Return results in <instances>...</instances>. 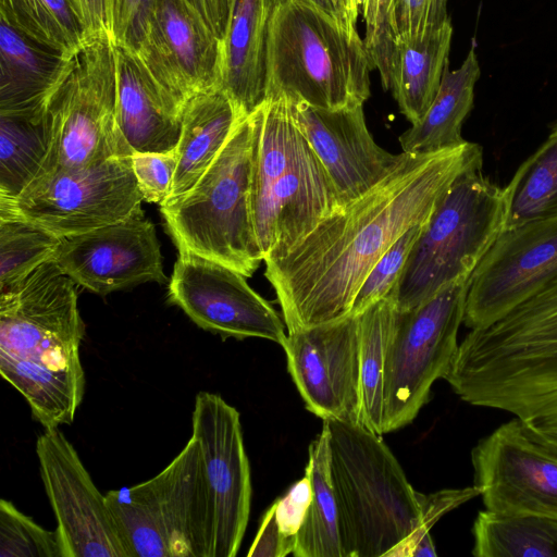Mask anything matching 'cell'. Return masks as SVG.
<instances>
[{
	"instance_id": "6da1fadb",
	"label": "cell",
	"mask_w": 557,
	"mask_h": 557,
	"mask_svg": "<svg viewBox=\"0 0 557 557\" xmlns=\"http://www.w3.org/2000/svg\"><path fill=\"white\" fill-rule=\"evenodd\" d=\"M479 144L429 153L401 152L376 185L320 221L283 257L265 261L287 331L350 313L355 296L382 255L425 222L455 180L482 168Z\"/></svg>"
},
{
	"instance_id": "7a4b0ae2",
	"label": "cell",
	"mask_w": 557,
	"mask_h": 557,
	"mask_svg": "<svg viewBox=\"0 0 557 557\" xmlns=\"http://www.w3.org/2000/svg\"><path fill=\"white\" fill-rule=\"evenodd\" d=\"M75 284L51 259L0 294V374L45 429L72 423L84 396Z\"/></svg>"
},
{
	"instance_id": "3957f363",
	"label": "cell",
	"mask_w": 557,
	"mask_h": 557,
	"mask_svg": "<svg viewBox=\"0 0 557 557\" xmlns=\"http://www.w3.org/2000/svg\"><path fill=\"white\" fill-rule=\"evenodd\" d=\"M444 380L470 405L524 421L557 401V277L458 345Z\"/></svg>"
},
{
	"instance_id": "277c9868",
	"label": "cell",
	"mask_w": 557,
	"mask_h": 557,
	"mask_svg": "<svg viewBox=\"0 0 557 557\" xmlns=\"http://www.w3.org/2000/svg\"><path fill=\"white\" fill-rule=\"evenodd\" d=\"M253 113L251 205L265 262L283 257L341 207L324 166L292 116L288 101L269 98Z\"/></svg>"
},
{
	"instance_id": "5b68a950",
	"label": "cell",
	"mask_w": 557,
	"mask_h": 557,
	"mask_svg": "<svg viewBox=\"0 0 557 557\" xmlns=\"http://www.w3.org/2000/svg\"><path fill=\"white\" fill-rule=\"evenodd\" d=\"M267 69V99L342 109L371 95L364 41L311 0H289L269 17Z\"/></svg>"
},
{
	"instance_id": "8992f818",
	"label": "cell",
	"mask_w": 557,
	"mask_h": 557,
	"mask_svg": "<svg viewBox=\"0 0 557 557\" xmlns=\"http://www.w3.org/2000/svg\"><path fill=\"white\" fill-rule=\"evenodd\" d=\"M323 422L344 556L387 557L417 528L420 493L380 434L361 423Z\"/></svg>"
},
{
	"instance_id": "52a82bcc",
	"label": "cell",
	"mask_w": 557,
	"mask_h": 557,
	"mask_svg": "<svg viewBox=\"0 0 557 557\" xmlns=\"http://www.w3.org/2000/svg\"><path fill=\"white\" fill-rule=\"evenodd\" d=\"M255 144L251 113L240 119L195 186L160 207L178 249L220 262L246 277L263 261L251 205Z\"/></svg>"
},
{
	"instance_id": "ba28073f",
	"label": "cell",
	"mask_w": 557,
	"mask_h": 557,
	"mask_svg": "<svg viewBox=\"0 0 557 557\" xmlns=\"http://www.w3.org/2000/svg\"><path fill=\"white\" fill-rule=\"evenodd\" d=\"M506 224L504 187L480 170L459 175L424 223L391 292L397 311L471 274Z\"/></svg>"
},
{
	"instance_id": "9c48e42d",
	"label": "cell",
	"mask_w": 557,
	"mask_h": 557,
	"mask_svg": "<svg viewBox=\"0 0 557 557\" xmlns=\"http://www.w3.org/2000/svg\"><path fill=\"white\" fill-rule=\"evenodd\" d=\"M106 498L131 557H213L212 503L193 435L156 476Z\"/></svg>"
},
{
	"instance_id": "30bf717a",
	"label": "cell",
	"mask_w": 557,
	"mask_h": 557,
	"mask_svg": "<svg viewBox=\"0 0 557 557\" xmlns=\"http://www.w3.org/2000/svg\"><path fill=\"white\" fill-rule=\"evenodd\" d=\"M44 107L52 141L37 176L133 154L116 119L115 45L109 34L90 37L62 61Z\"/></svg>"
},
{
	"instance_id": "8fae6325",
	"label": "cell",
	"mask_w": 557,
	"mask_h": 557,
	"mask_svg": "<svg viewBox=\"0 0 557 557\" xmlns=\"http://www.w3.org/2000/svg\"><path fill=\"white\" fill-rule=\"evenodd\" d=\"M469 278L446 286L407 311H397L384 377L383 433L411 423L433 383L447 374L458 349Z\"/></svg>"
},
{
	"instance_id": "7c38bea8",
	"label": "cell",
	"mask_w": 557,
	"mask_h": 557,
	"mask_svg": "<svg viewBox=\"0 0 557 557\" xmlns=\"http://www.w3.org/2000/svg\"><path fill=\"white\" fill-rule=\"evenodd\" d=\"M143 200L129 156L41 174L16 198L0 197V208L62 237L116 223Z\"/></svg>"
},
{
	"instance_id": "4fadbf2b",
	"label": "cell",
	"mask_w": 557,
	"mask_h": 557,
	"mask_svg": "<svg viewBox=\"0 0 557 557\" xmlns=\"http://www.w3.org/2000/svg\"><path fill=\"white\" fill-rule=\"evenodd\" d=\"M36 453L63 557H131L106 495L59 428L38 436Z\"/></svg>"
},
{
	"instance_id": "5bb4252c",
	"label": "cell",
	"mask_w": 557,
	"mask_h": 557,
	"mask_svg": "<svg viewBox=\"0 0 557 557\" xmlns=\"http://www.w3.org/2000/svg\"><path fill=\"white\" fill-rule=\"evenodd\" d=\"M557 277V215L505 227L469 278L463 323L485 327Z\"/></svg>"
},
{
	"instance_id": "9a60e30c",
	"label": "cell",
	"mask_w": 557,
	"mask_h": 557,
	"mask_svg": "<svg viewBox=\"0 0 557 557\" xmlns=\"http://www.w3.org/2000/svg\"><path fill=\"white\" fill-rule=\"evenodd\" d=\"M246 276L220 262L178 249L169 299L199 327L222 337H259L282 344L285 322Z\"/></svg>"
},
{
	"instance_id": "2e32d148",
	"label": "cell",
	"mask_w": 557,
	"mask_h": 557,
	"mask_svg": "<svg viewBox=\"0 0 557 557\" xmlns=\"http://www.w3.org/2000/svg\"><path fill=\"white\" fill-rule=\"evenodd\" d=\"M281 346L309 411L361 423L359 315L287 332Z\"/></svg>"
},
{
	"instance_id": "e0dca14e",
	"label": "cell",
	"mask_w": 557,
	"mask_h": 557,
	"mask_svg": "<svg viewBox=\"0 0 557 557\" xmlns=\"http://www.w3.org/2000/svg\"><path fill=\"white\" fill-rule=\"evenodd\" d=\"M473 485L486 510L557 519V454L533 440L513 418L471 450Z\"/></svg>"
},
{
	"instance_id": "ac0fdd59",
	"label": "cell",
	"mask_w": 557,
	"mask_h": 557,
	"mask_svg": "<svg viewBox=\"0 0 557 557\" xmlns=\"http://www.w3.org/2000/svg\"><path fill=\"white\" fill-rule=\"evenodd\" d=\"M191 422L213 509V557H234L244 539L251 504L250 467L239 412L220 395L199 392Z\"/></svg>"
},
{
	"instance_id": "d6986e66",
	"label": "cell",
	"mask_w": 557,
	"mask_h": 557,
	"mask_svg": "<svg viewBox=\"0 0 557 557\" xmlns=\"http://www.w3.org/2000/svg\"><path fill=\"white\" fill-rule=\"evenodd\" d=\"M132 53L181 113L194 96L218 87L220 41L184 0H158Z\"/></svg>"
},
{
	"instance_id": "ffe728a7",
	"label": "cell",
	"mask_w": 557,
	"mask_h": 557,
	"mask_svg": "<svg viewBox=\"0 0 557 557\" xmlns=\"http://www.w3.org/2000/svg\"><path fill=\"white\" fill-rule=\"evenodd\" d=\"M52 260L76 284L101 296L168 281L154 225L141 206L116 223L62 236Z\"/></svg>"
},
{
	"instance_id": "44dd1931",
	"label": "cell",
	"mask_w": 557,
	"mask_h": 557,
	"mask_svg": "<svg viewBox=\"0 0 557 557\" xmlns=\"http://www.w3.org/2000/svg\"><path fill=\"white\" fill-rule=\"evenodd\" d=\"M288 103L297 127L334 186L339 207L376 185L401 157V152L393 154L375 143L366 123L363 104L320 109L300 101Z\"/></svg>"
},
{
	"instance_id": "7402d4cb",
	"label": "cell",
	"mask_w": 557,
	"mask_h": 557,
	"mask_svg": "<svg viewBox=\"0 0 557 557\" xmlns=\"http://www.w3.org/2000/svg\"><path fill=\"white\" fill-rule=\"evenodd\" d=\"M115 64L116 119L133 153L176 149L183 113L156 88L135 55L117 45Z\"/></svg>"
},
{
	"instance_id": "603a6c76",
	"label": "cell",
	"mask_w": 557,
	"mask_h": 557,
	"mask_svg": "<svg viewBox=\"0 0 557 557\" xmlns=\"http://www.w3.org/2000/svg\"><path fill=\"white\" fill-rule=\"evenodd\" d=\"M268 14L263 0H236L220 44L218 87L250 115L267 101Z\"/></svg>"
},
{
	"instance_id": "cb8c5ba5",
	"label": "cell",
	"mask_w": 557,
	"mask_h": 557,
	"mask_svg": "<svg viewBox=\"0 0 557 557\" xmlns=\"http://www.w3.org/2000/svg\"><path fill=\"white\" fill-rule=\"evenodd\" d=\"M243 114L221 88L197 94L185 106L170 202L191 189L219 156ZM165 202V203H166Z\"/></svg>"
},
{
	"instance_id": "d4e9b609",
	"label": "cell",
	"mask_w": 557,
	"mask_h": 557,
	"mask_svg": "<svg viewBox=\"0 0 557 557\" xmlns=\"http://www.w3.org/2000/svg\"><path fill=\"white\" fill-rule=\"evenodd\" d=\"M453 25L448 17L424 34L395 45L385 90L400 112L418 123L432 104L448 63Z\"/></svg>"
},
{
	"instance_id": "484cf974",
	"label": "cell",
	"mask_w": 557,
	"mask_h": 557,
	"mask_svg": "<svg viewBox=\"0 0 557 557\" xmlns=\"http://www.w3.org/2000/svg\"><path fill=\"white\" fill-rule=\"evenodd\" d=\"M480 73L474 48L469 50L458 69L450 71L449 64L446 66L432 104L423 117L398 138L404 152L429 153L466 141L461 128L472 109Z\"/></svg>"
},
{
	"instance_id": "4316f807",
	"label": "cell",
	"mask_w": 557,
	"mask_h": 557,
	"mask_svg": "<svg viewBox=\"0 0 557 557\" xmlns=\"http://www.w3.org/2000/svg\"><path fill=\"white\" fill-rule=\"evenodd\" d=\"M0 21V113L39 109L64 58L30 41Z\"/></svg>"
},
{
	"instance_id": "83f0119b",
	"label": "cell",
	"mask_w": 557,
	"mask_h": 557,
	"mask_svg": "<svg viewBox=\"0 0 557 557\" xmlns=\"http://www.w3.org/2000/svg\"><path fill=\"white\" fill-rule=\"evenodd\" d=\"M52 128L39 109L0 113V197L16 198L39 174L49 154Z\"/></svg>"
},
{
	"instance_id": "f1b7e54d",
	"label": "cell",
	"mask_w": 557,
	"mask_h": 557,
	"mask_svg": "<svg viewBox=\"0 0 557 557\" xmlns=\"http://www.w3.org/2000/svg\"><path fill=\"white\" fill-rule=\"evenodd\" d=\"M306 467L312 485V502L301 525L295 557H345L338 527V510L331 480V451L326 424L309 445Z\"/></svg>"
},
{
	"instance_id": "f546056e",
	"label": "cell",
	"mask_w": 557,
	"mask_h": 557,
	"mask_svg": "<svg viewBox=\"0 0 557 557\" xmlns=\"http://www.w3.org/2000/svg\"><path fill=\"white\" fill-rule=\"evenodd\" d=\"M476 557H557V519L482 510L473 525Z\"/></svg>"
},
{
	"instance_id": "4dcf8cb0",
	"label": "cell",
	"mask_w": 557,
	"mask_h": 557,
	"mask_svg": "<svg viewBox=\"0 0 557 557\" xmlns=\"http://www.w3.org/2000/svg\"><path fill=\"white\" fill-rule=\"evenodd\" d=\"M397 309L389 295L359 315L361 424L382 435L386 352Z\"/></svg>"
},
{
	"instance_id": "1f68e13d",
	"label": "cell",
	"mask_w": 557,
	"mask_h": 557,
	"mask_svg": "<svg viewBox=\"0 0 557 557\" xmlns=\"http://www.w3.org/2000/svg\"><path fill=\"white\" fill-rule=\"evenodd\" d=\"M504 189L505 227L557 215V124Z\"/></svg>"
},
{
	"instance_id": "d6a6232c",
	"label": "cell",
	"mask_w": 557,
	"mask_h": 557,
	"mask_svg": "<svg viewBox=\"0 0 557 557\" xmlns=\"http://www.w3.org/2000/svg\"><path fill=\"white\" fill-rule=\"evenodd\" d=\"M0 20L64 59L90 38L66 0H1Z\"/></svg>"
},
{
	"instance_id": "836d02e7",
	"label": "cell",
	"mask_w": 557,
	"mask_h": 557,
	"mask_svg": "<svg viewBox=\"0 0 557 557\" xmlns=\"http://www.w3.org/2000/svg\"><path fill=\"white\" fill-rule=\"evenodd\" d=\"M60 239L41 225L0 208V294L17 288L51 260Z\"/></svg>"
},
{
	"instance_id": "e575fe53",
	"label": "cell",
	"mask_w": 557,
	"mask_h": 557,
	"mask_svg": "<svg viewBox=\"0 0 557 557\" xmlns=\"http://www.w3.org/2000/svg\"><path fill=\"white\" fill-rule=\"evenodd\" d=\"M0 557H63L59 534L0 500Z\"/></svg>"
},
{
	"instance_id": "d590c367",
	"label": "cell",
	"mask_w": 557,
	"mask_h": 557,
	"mask_svg": "<svg viewBox=\"0 0 557 557\" xmlns=\"http://www.w3.org/2000/svg\"><path fill=\"white\" fill-rule=\"evenodd\" d=\"M425 222L416 224L401 234L375 262L361 283L349 314L358 315L391 294Z\"/></svg>"
},
{
	"instance_id": "8d00e7d4",
	"label": "cell",
	"mask_w": 557,
	"mask_h": 557,
	"mask_svg": "<svg viewBox=\"0 0 557 557\" xmlns=\"http://www.w3.org/2000/svg\"><path fill=\"white\" fill-rule=\"evenodd\" d=\"M480 496V491L473 485L463 488H445L425 495L420 493L421 516L413 532L387 557H434L437 555L431 528L446 513Z\"/></svg>"
},
{
	"instance_id": "74e56055",
	"label": "cell",
	"mask_w": 557,
	"mask_h": 557,
	"mask_svg": "<svg viewBox=\"0 0 557 557\" xmlns=\"http://www.w3.org/2000/svg\"><path fill=\"white\" fill-rule=\"evenodd\" d=\"M448 17L447 0H387L385 32L388 45L394 52L396 44L420 36Z\"/></svg>"
},
{
	"instance_id": "f35d334b",
	"label": "cell",
	"mask_w": 557,
	"mask_h": 557,
	"mask_svg": "<svg viewBox=\"0 0 557 557\" xmlns=\"http://www.w3.org/2000/svg\"><path fill=\"white\" fill-rule=\"evenodd\" d=\"M133 171L143 199L163 206L170 195L177 165V150L168 152H134Z\"/></svg>"
},
{
	"instance_id": "ab89813d",
	"label": "cell",
	"mask_w": 557,
	"mask_h": 557,
	"mask_svg": "<svg viewBox=\"0 0 557 557\" xmlns=\"http://www.w3.org/2000/svg\"><path fill=\"white\" fill-rule=\"evenodd\" d=\"M158 0H106L113 42L134 52Z\"/></svg>"
},
{
	"instance_id": "60d3db41",
	"label": "cell",
	"mask_w": 557,
	"mask_h": 557,
	"mask_svg": "<svg viewBox=\"0 0 557 557\" xmlns=\"http://www.w3.org/2000/svg\"><path fill=\"white\" fill-rule=\"evenodd\" d=\"M311 502L312 485L306 472L304 478L297 481L283 497L274 502L280 532L287 541L295 544V547L298 532L305 522Z\"/></svg>"
},
{
	"instance_id": "b9f144b4",
	"label": "cell",
	"mask_w": 557,
	"mask_h": 557,
	"mask_svg": "<svg viewBox=\"0 0 557 557\" xmlns=\"http://www.w3.org/2000/svg\"><path fill=\"white\" fill-rule=\"evenodd\" d=\"M295 544L280 532L274 503L264 512L257 535L247 553L249 557H285L293 554Z\"/></svg>"
},
{
	"instance_id": "7bdbcfd3",
	"label": "cell",
	"mask_w": 557,
	"mask_h": 557,
	"mask_svg": "<svg viewBox=\"0 0 557 557\" xmlns=\"http://www.w3.org/2000/svg\"><path fill=\"white\" fill-rule=\"evenodd\" d=\"M199 21L221 42L228 29L236 0H184Z\"/></svg>"
},
{
	"instance_id": "ee69618b",
	"label": "cell",
	"mask_w": 557,
	"mask_h": 557,
	"mask_svg": "<svg viewBox=\"0 0 557 557\" xmlns=\"http://www.w3.org/2000/svg\"><path fill=\"white\" fill-rule=\"evenodd\" d=\"M88 37L109 34L106 0H66Z\"/></svg>"
},
{
	"instance_id": "f6af8a7d",
	"label": "cell",
	"mask_w": 557,
	"mask_h": 557,
	"mask_svg": "<svg viewBox=\"0 0 557 557\" xmlns=\"http://www.w3.org/2000/svg\"><path fill=\"white\" fill-rule=\"evenodd\" d=\"M522 422L533 440L557 454V401L542 414Z\"/></svg>"
},
{
	"instance_id": "bcb514c9",
	"label": "cell",
	"mask_w": 557,
	"mask_h": 557,
	"mask_svg": "<svg viewBox=\"0 0 557 557\" xmlns=\"http://www.w3.org/2000/svg\"><path fill=\"white\" fill-rule=\"evenodd\" d=\"M289 0H263V4L265 8V12L268 17L271 16L273 11L280 7L281 4L287 2ZM318 7H320L323 11H325L333 18L343 24L346 28L350 30L356 29V22H354L349 15L348 8L345 0H311Z\"/></svg>"
}]
</instances>
